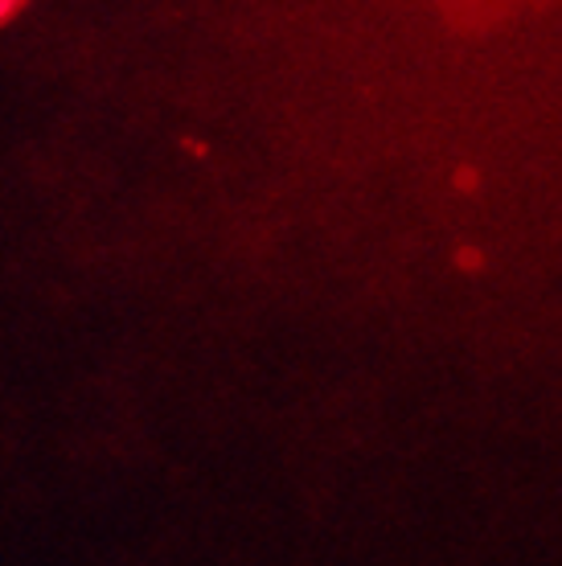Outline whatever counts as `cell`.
<instances>
[{
  "mask_svg": "<svg viewBox=\"0 0 562 566\" xmlns=\"http://www.w3.org/2000/svg\"><path fill=\"white\" fill-rule=\"evenodd\" d=\"M456 263H460V268H465V271H477L480 263H485V259H480V251H472V247H465V251H456Z\"/></svg>",
  "mask_w": 562,
  "mask_h": 566,
  "instance_id": "1",
  "label": "cell"
},
{
  "mask_svg": "<svg viewBox=\"0 0 562 566\" xmlns=\"http://www.w3.org/2000/svg\"><path fill=\"white\" fill-rule=\"evenodd\" d=\"M456 185L460 189H477V169H460L456 172Z\"/></svg>",
  "mask_w": 562,
  "mask_h": 566,
  "instance_id": "2",
  "label": "cell"
},
{
  "mask_svg": "<svg viewBox=\"0 0 562 566\" xmlns=\"http://www.w3.org/2000/svg\"><path fill=\"white\" fill-rule=\"evenodd\" d=\"M17 0H0V13H9V9H13Z\"/></svg>",
  "mask_w": 562,
  "mask_h": 566,
  "instance_id": "3",
  "label": "cell"
}]
</instances>
